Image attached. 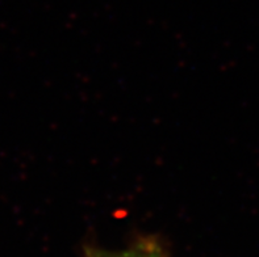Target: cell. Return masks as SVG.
Here are the masks:
<instances>
[{"mask_svg":"<svg viewBox=\"0 0 259 257\" xmlns=\"http://www.w3.org/2000/svg\"><path fill=\"white\" fill-rule=\"evenodd\" d=\"M91 257H166L162 247L155 239L145 238L136 241L135 244L121 251H104V249H90Z\"/></svg>","mask_w":259,"mask_h":257,"instance_id":"6da1fadb","label":"cell"}]
</instances>
